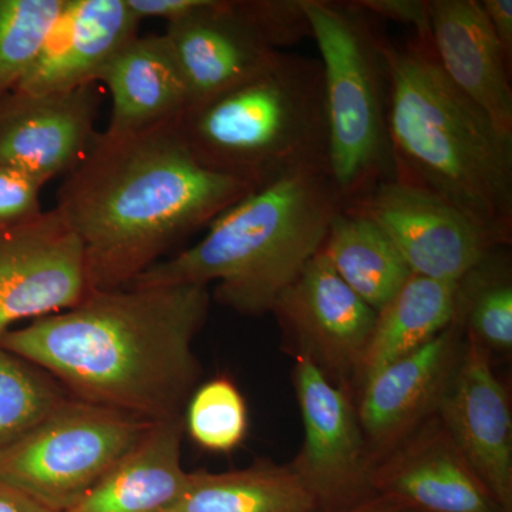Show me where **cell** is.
<instances>
[{"mask_svg": "<svg viewBox=\"0 0 512 512\" xmlns=\"http://www.w3.org/2000/svg\"><path fill=\"white\" fill-rule=\"evenodd\" d=\"M357 8L379 20L409 26L421 39L430 37L429 0H353Z\"/></svg>", "mask_w": 512, "mask_h": 512, "instance_id": "cell-30", "label": "cell"}, {"mask_svg": "<svg viewBox=\"0 0 512 512\" xmlns=\"http://www.w3.org/2000/svg\"><path fill=\"white\" fill-rule=\"evenodd\" d=\"M272 313L295 356L306 357L338 386H355L377 312L318 252L276 299Z\"/></svg>", "mask_w": 512, "mask_h": 512, "instance_id": "cell-11", "label": "cell"}, {"mask_svg": "<svg viewBox=\"0 0 512 512\" xmlns=\"http://www.w3.org/2000/svg\"><path fill=\"white\" fill-rule=\"evenodd\" d=\"M100 103L97 84L62 93L0 94V165L45 185L66 177L99 134Z\"/></svg>", "mask_w": 512, "mask_h": 512, "instance_id": "cell-12", "label": "cell"}, {"mask_svg": "<svg viewBox=\"0 0 512 512\" xmlns=\"http://www.w3.org/2000/svg\"><path fill=\"white\" fill-rule=\"evenodd\" d=\"M375 222L414 275L460 282L494 249L490 232L439 195L390 178L345 205Z\"/></svg>", "mask_w": 512, "mask_h": 512, "instance_id": "cell-9", "label": "cell"}, {"mask_svg": "<svg viewBox=\"0 0 512 512\" xmlns=\"http://www.w3.org/2000/svg\"><path fill=\"white\" fill-rule=\"evenodd\" d=\"M171 512H319L289 464L258 461L242 470L190 473L187 491Z\"/></svg>", "mask_w": 512, "mask_h": 512, "instance_id": "cell-23", "label": "cell"}, {"mask_svg": "<svg viewBox=\"0 0 512 512\" xmlns=\"http://www.w3.org/2000/svg\"><path fill=\"white\" fill-rule=\"evenodd\" d=\"M336 512H419L413 507L397 500V498L389 497V495L376 494L375 497L363 501V503L353 505L346 510Z\"/></svg>", "mask_w": 512, "mask_h": 512, "instance_id": "cell-34", "label": "cell"}, {"mask_svg": "<svg viewBox=\"0 0 512 512\" xmlns=\"http://www.w3.org/2000/svg\"><path fill=\"white\" fill-rule=\"evenodd\" d=\"M185 409V430L205 450L229 453L247 436V403L228 377H215L195 389Z\"/></svg>", "mask_w": 512, "mask_h": 512, "instance_id": "cell-27", "label": "cell"}, {"mask_svg": "<svg viewBox=\"0 0 512 512\" xmlns=\"http://www.w3.org/2000/svg\"><path fill=\"white\" fill-rule=\"evenodd\" d=\"M342 208L325 171L288 175L256 188L212 221L197 244L157 262L128 286L217 282L221 305L264 315L322 249Z\"/></svg>", "mask_w": 512, "mask_h": 512, "instance_id": "cell-4", "label": "cell"}, {"mask_svg": "<svg viewBox=\"0 0 512 512\" xmlns=\"http://www.w3.org/2000/svg\"><path fill=\"white\" fill-rule=\"evenodd\" d=\"M254 190L198 163L177 124H167L97 134L63 177L55 208L82 241L93 291H110L136 281Z\"/></svg>", "mask_w": 512, "mask_h": 512, "instance_id": "cell-2", "label": "cell"}, {"mask_svg": "<svg viewBox=\"0 0 512 512\" xmlns=\"http://www.w3.org/2000/svg\"><path fill=\"white\" fill-rule=\"evenodd\" d=\"M165 40L183 74L191 106L247 82L281 56L244 0H207L167 25Z\"/></svg>", "mask_w": 512, "mask_h": 512, "instance_id": "cell-15", "label": "cell"}, {"mask_svg": "<svg viewBox=\"0 0 512 512\" xmlns=\"http://www.w3.org/2000/svg\"><path fill=\"white\" fill-rule=\"evenodd\" d=\"M97 83L111 94L104 133L127 136L178 124L191 107L187 84L164 35L136 36L104 66Z\"/></svg>", "mask_w": 512, "mask_h": 512, "instance_id": "cell-19", "label": "cell"}, {"mask_svg": "<svg viewBox=\"0 0 512 512\" xmlns=\"http://www.w3.org/2000/svg\"><path fill=\"white\" fill-rule=\"evenodd\" d=\"M69 397L52 376L0 345V451Z\"/></svg>", "mask_w": 512, "mask_h": 512, "instance_id": "cell-25", "label": "cell"}, {"mask_svg": "<svg viewBox=\"0 0 512 512\" xmlns=\"http://www.w3.org/2000/svg\"><path fill=\"white\" fill-rule=\"evenodd\" d=\"M303 9L322 64L330 180L345 207L394 178L387 131V37L353 0H303Z\"/></svg>", "mask_w": 512, "mask_h": 512, "instance_id": "cell-6", "label": "cell"}, {"mask_svg": "<svg viewBox=\"0 0 512 512\" xmlns=\"http://www.w3.org/2000/svg\"><path fill=\"white\" fill-rule=\"evenodd\" d=\"M92 291L82 241L56 208L0 229V340L20 320L67 311Z\"/></svg>", "mask_w": 512, "mask_h": 512, "instance_id": "cell-10", "label": "cell"}, {"mask_svg": "<svg viewBox=\"0 0 512 512\" xmlns=\"http://www.w3.org/2000/svg\"><path fill=\"white\" fill-rule=\"evenodd\" d=\"M293 383L303 443L289 467L313 495L319 512L346 510L375 497V464L352 392L330 382L319 367L302 356H295Z\"/></svg>", "mask_w": 512, "mask_h": 512, "instance_id": "cell-8", "label": "cell"}, {"mask_svg": "<svg viewBox=\"0 0 512 512\" xmlns=\"http://www.w3.org/2000/svg\"><path fill=\"white\" fill-rule=\"evenodd\" d=\"M394 178L439 195L503 245L512 238V136L447 79L429 39L386 43Z\"/></svg>", "mask_w": 512, "mask_h": 512, "instance_id": "cell-3", "label": "cell"}, {"mask_svg": "<svg viewBox=\"0 0 512 512\" xmlns=\"http://www.w3.org/2000/svg\"><path fill=\"white\" fill-rule=\"evenodd\" d=\"M491 32L512 63V0H480Z\"/></svg>", "mask_w": 512, "mask_h": 512, "instance_id": "cell-32", "label": "cell"}, {"mask_svg": "<svg viewBox=\"0 0 512 512\" xmlns=\"http://www.w3.org/2000/svg\"><path fill=\"white\" fill-rule=\"evenodd\" d=\"M463 346L464 329L456 319L426 345L387 363L360 386L357 416L373 464L437 413Z\"/></svg>", "mask_w": 512, "mask_h": 512, "instance_id": "cell-13", "label": "cell"}, {"mask_svg": "<svg viewBox=\"0 0 512 512\" xmlns=\"http://www.w3.org/2000/svg\"><path fill=\"white\" fill-rule=\"evenodd\" d=\"M64 5L66 0H0V94L28 73Z\"/></svg>", "mask_w": 512, "mask_h": 512, "instance_id": "cell-26", "label": "cell"}, {"mask_svg": "<svg viewBox=\"0 0 512 512\" xmlns=\"http://www.w3.org/2000/svg\"><path fill=\"white\" fill-rule=\"evenodd\" d=\"M457 295L458 282L412 274L392 301L377 312L356 389L387 363L421 348L446 330L456 320Z\"/></svg>", "mask_w": 512, "mask_h": 512, "instance_id": "cell-21", "label": "cell"}, {"mask_svg": "<svg viewBox=\"0 0 512 512\" xmlns=\"http://www.w3.org/2000/svg\"><path fill=\"white\" fill-rule=\"evenodd\" d=\"M43 187L45 184L32 175L0 165V229L39 217Z\"/></svg>", "mask_w": 512, "mask_h": 512, "instance_id": "cell-29", "label": "cell"}, {"mask_svg": "<svg viewBox=\"0 0 512 512\" xmlns=\"http://www.w3.org/2000/svg\"><path fill=\"white\" fill-rule=\"evenodd\" d=\"M207 0H127L128 8L140 22L144 19H163L170 23L200 10Z\"/></svg>", "mask_w": 512, "mask_h": 512, "instance_id": "cell-31", "label": "cell"}, {"mask_svg": "<svg viewBox=\"0 0 512 512\" xmlns=\"http://www.w3.org/2000/svg\"><path fill=\"white\" fill-rule=\"evenodd\" d=\"M498 248L458 282L456 319L464 335L488 352L512 348L510 266L498 261Z\"/></svg>", "mask_w": 512, "mask_h": 512, "instance_id": "cell-24", "label": "cell"}, {"mask_svg": "<svg viewBox=\"0 0 512 512\" xmlns=\"http://www.w3.org/2000/svg\"><path fill=\"white\" fill-rule=\"evenodd\" d=\"M153 424L69 397L0 451V481L49 510L67 512L140 443Z\"/></svg>", "mask_w": 512, "mask_h": 512, "instance_id": "cell-7", "label": "cell"}, {"mask_svg": "<svg viewBox=\"0 0 512 512\" xmlns=\"http://www.w3.org/2000/svg\"><path fill=\"white\" fill-rule=\"evenodd\" d=\"M177 128L198 163L255 190L303 171L329 174L319 60L282 52L264 72L191 106Z\"/></svg>", "mask_w": 512, "mask_h": 512, "instance_id": "cell-5", "label": "cell"}, {"mask_svg": "<svg viewBox=\"0 0 512 512\" xmlns=\"http://www.w3.org/2000/svg\"><path fill=\"white\" fill-rule=\"evenodd\" d=\"M244 5L279 52L311 37L303 0H244Z\"/></svg>", "mask_w": 512, "mask_h": 512, "instance_id": "cell-28", "label": "cell"}, {"mask_svg": "<svg viewBox=\"0 0 512 512\" xmlns=\"http://www.w3.org/2000/svg\"><path fill=\"white\" fill-rule=\"evenodd\" d=\"M184 416L158 421L82 500L67 512H171L187 491L181 463Z\"/></svg>", "mask_w": 512, "mask_h": 512, "instance_id": "cell-20", "label": "cell"}, {"mask_svg": "<svg viewBox=\"0 0 512 512\" xmlns=\"http://www.w3.org/2000/svg\"><path fill=\"white\" fill-rule=\"evenodd\" d=\"M208 311L204 285L92 291L67 311L10 330L0 345L73 399L158 423L183 417L195 392L194 340Z\"/></svg>", "mask_w": 512, "mask_h": 512, "instance_id": "cell-1", "label": "cell"}, {"mask_svg": "<svg viewBox=\"0 0 512 512\" xmlns=\"http://www.w3.org/2000/svg\"><path fill=\"white\" fill-rule=\"evenodd\" d=\"M436 416L495 500L512 512L510 396L495 376L490 352L477 340L464 339Z\"/></svg>", "mask_w": 512, "mask_h": 512, "instance_id": "cell-14", "label": "cell"}, {"mask_svg": "<svg viewBox=\"0 0 512 512\" xmlns=\"http://www.w3.org/2000/svg\"><path fill=\"white\" fill-rule=\"evenodd\" d=\"M430 42L441 70L464 96L512 136L511 62L480 0H429Z\"/></svg>", "mask_w": 512, "mask_h": 512, "instance_id": "cell-18", "label": "cell"}, {"mask_svg": "<svg viewBox=\"0 0 512 512\" xmlns=\"http://www.w3.org/2000/svg\"><path fill=\"white\" fill-rule=\"evenodd\" d=\"M0 512H55L18 488L0 481Z\"/></svg>", "mask_w": 512, "mask_h": 512, "instance_id": "cell-33", "label": "cell"}, {"mask_svg": "<svg viewBox=\"0 0 512 512\" xmlns=\"http://www.w3.org/2000/svg\"><path fill=\"white\" fill-rule=\"evenodd\" d=\"M376 494L419 512H510L495 500L434 414L375 464Z\"/></svg>", "mask_w": 512, "mask_h": 512, "instance_id": "cell-16", "label": "cell"}, {"mask_svg": "<svg viewBox=\"0 0 512 512\" xmlns=\"http://www.w3.org/2000/svg\"><path fill=\"white\" fill-rule=\"evenodd\" d=\"M140 25L127 0H66L35 62L13 90L62 93L97 84L101 70L138 36Z\"/></svg>", "mask_w": 512, "mask_h": 512, "instance_id": "cell-17", "label": "cell"}, {"mask_svg": "<svg viewBox=\"0 0 512 512\" xmlns=\"http://www.w3.org/2000/svg\"><path fill=\"white\" fill-rule=\"evenodd\" d=\"M320 252L339 278L376 312L412 276L382 229L345 207L333 218Z\"/></svg>", "mask_w": 512, "mask_h": 512, "instance_id": "cell-22", "label": "cell"}]
</instances>
